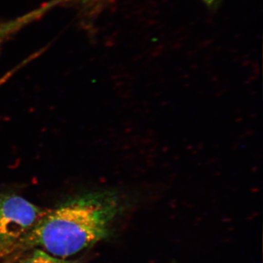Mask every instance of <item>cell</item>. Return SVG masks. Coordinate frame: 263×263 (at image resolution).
Masks as SVG:
<instances>
[{"mask_svg":"<svg viewBox=\"0 0 263 263\" xmlns=\"http://www.w3.org/2000/svg\"><path fill=\"white\" fill-rule=\"evenodd\" d=\"M119 209V197L111 191L70 197L48 209L29 233L0 253V258L34 248L68 258L105 239Z\"/></svg>","mask_w":263,"mask_h":263,"instance_id":"obj_1","label":"cell"},{"mask_svg":"<svg viewBox=\"0 0 263 263\" xmlns=\"http://www.w3.org/2000/svg\"><path fill=\"white\" fill-rule=\"evenodd\" d=\"M47 211L18 195H0V253L29 233Z\"/></svg>","mask_w":263,"mask_h":263,"instance_id":"obj_2","label":"cell"},{"mask_svg":"<svg viewBox=\"0 0 263 263\" xmlns=\"http://www.w3.org/2000/svg\"><path fill=\"white\" fill-rule=\"evenodd\" d=\"M51 8L48 4L41 5L28 13L14 18L0 22V47L9 40L13 34L35 22L50 11Z\"/></svg>","mask_w":263,"mask_h":263,"instance_id":"obj_3","label":"cell"},{"mask_svg":"<svg viewBox=\"0 0 263 263\" xmlns=\"http://www.w3.org/2000/svg\"><path fill=\"white\" fill-rule=\"evenodd\" d=\"M13 261L10 263H79L78 261L72 259L60 258L45 252L41 249H29L15 254Z\"/></svg>","mask_w":263,"mask_h":263,"instance_id":"obj_4","label":"cell"},{"mask_svg":"<svg viewBox=\"0 0 263 263\" xmlns=\"http://www.w3.org/2000/svg\"><path fill=\"white\" fill-rule=\"evenodd\" d=\"M108 1L109 0H60V5H76L86 14L94 13V12L100 9V7Z\"/></svg>","mask_w":263,"mask_h":263,"instance_id":"obj_5","label":"cell"},{"mask_svg":"<svg viewBox=\"0 0 263 263\" xmlns=\"http://www.w3.org/2000/svg\"><path fill=\"white\" fill-rule=\"evenodd\" d=\"M203 1H205V2H207V3H212L213 1H214V0H203Z\"/></svg>","mask_w":263,"mask_h":263,"instance_id":"obj_6","label":"cell"}]
</instances>
